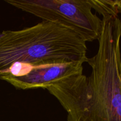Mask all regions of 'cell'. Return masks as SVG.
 <instances>
[{
	"label": "cell",
	"instance_id": "obj_1",
	"mask_svg": "<svg viewBox=\"0 0 121 121\" xmlns=\"http://www.w3.org/2000/svg\"><path fill=\"white\" fill-rule=\"evenodd\" d=\"M97 53L88 59L83 73L47 87L67 112V121H121V20L102 18Z\"/></svg>",
	"mask_w": 121,
	"mask_h": 121
},
{
	"label": "cell",
	"instance_id": "obj_2",
	"mask_svg": "<svg viewBox=\"0 0 121 121\" xmlns=\"http://www.w3.org/2000/svg\"><path fill=\"white\" fill-rule=\"evenodd\" d=\"M88 61L86 41L73 30L42 21L0 33V75L15 63L30 65Z\"/></svg>",
	"mask_w": 121,
	"mask_h": 121
},
{
	"label": "cell",
	"instance_id": "obj_3",
	"mask_svg": "<svg viewBox=\"0 0 121 121\" xmlns=\"http://www.w3.org/2000/svg\"><path fill=\"white\" fill-rule=\"evenodd\" d=\"M11 5L43 21L59 23L79 34L85 41L98 40L102 20L92 12L88 0H6Z\"/></svg>",
	"mask_w": 121,
	"mask_h": 121
},
{
	"label": "cell",
	"instance_id": "obj_4",
	"mask_svg": "<svg viewBox=\"0 0 121 121\" xmlns=\"http://www.w3.org/2000/svg\"><path fill=\"white\" fill-rule=\"evenodd\" d=\"M83 64L78 62L36 65L15 63L0 75V79L7 82L17 89H46L62 79L83 73Z\"/></svg>",
	"mask_w": 121,
	"mask_h": 121
},
{
	"label": "cell",
	"instance_id": "obj_5",
	"mask_svg": "<svg viewBox=\"0 0 121 121\" xmlns=\"http://www.w3.org/2000/svg\"><path fill=\"white\" fill-rule=\"evenodd\" d=\"M92 9L103 17L121 14V0H88Z\"/></svg>",
	"mask_w": 121,
	"mask_h": 121
}]
</instances>
